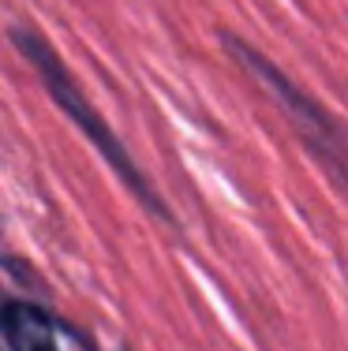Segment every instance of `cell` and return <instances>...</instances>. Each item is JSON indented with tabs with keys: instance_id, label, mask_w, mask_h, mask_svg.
Wrapping results in <instances>:
<instances>
[{
	"instance_id": "2",
	"label": "cell",
	"mask_w": 348,
	"mask_h": 351,
	"mask_svg": "<svg viewBox=\"0 0 348 351\" xmlns=\"http://www.w3.org/2000/svg\"><path fill=\"white\" fill-rule=\"evenodd\" d=\"M0 325L12 351H56V337L49 317L30 303H8L0 311Z\"/></svg>"
},
{
	"instance_id": "1",
	"label": "cell",
	"mask_w": 348,
	"mask_h": 351,
	"mask_svg": "<svg viewBox=\"0 0 348 351\" xmlns=\"http://www.w3.org/2000/svg\"><path fill=\"white\" fill-rule=\"evenodd\" d=\"M15 41H19V45H23V53L30 56V64H34V68L41 71V79H45L49 94L56 97V105H60L64 112H68L71 120L79 123V131H82V135H86V138L94 142L97 149H102L105 157H109V165H113V169L124 176V183H131V191H135V195L143 198V202L150 206V210L161 213V202H157V198L150 195V187H146V183L139 180V172H135V165H131V157L124 154V149H120V142H116V138L109 135V128H105V123L97 120L94 112H90V105L79 97L76 82H71V75L64 71L60 64H56L53 49H49L41 38H34V34H15Z\"/></svg>"
}]
</instances>
